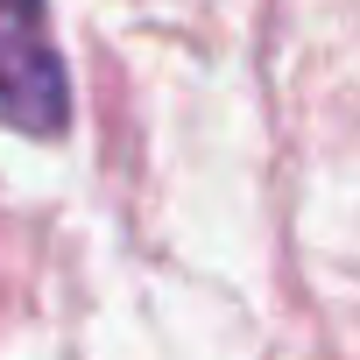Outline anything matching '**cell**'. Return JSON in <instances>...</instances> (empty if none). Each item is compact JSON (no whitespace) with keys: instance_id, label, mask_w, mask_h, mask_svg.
I'll use <instances>...</instances> for the list:
<instances>
[{"instance_id":"6da1fadb","label":"cell","mask_w":360,"mask_h":360,"mask_svg":"<svg viewBox=\"0 0 360 360\" xmlns=\"http://www.w3.org/2000/svg\"><path fill=\"white\" fill-rule=\"evenodd\" d=\"M0 127L29 141H57L71 127V71L50 0H0Z\"/></svg>"}]
</instances>
